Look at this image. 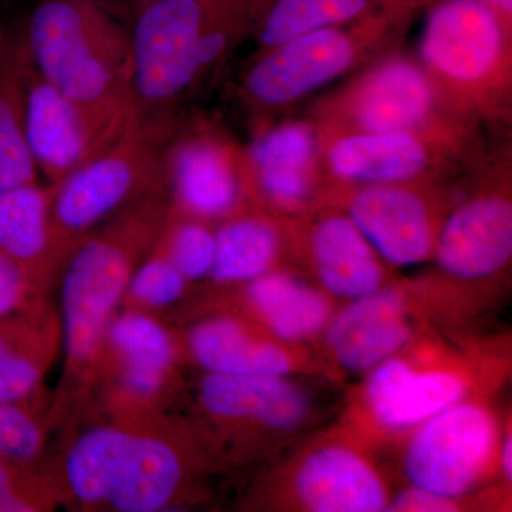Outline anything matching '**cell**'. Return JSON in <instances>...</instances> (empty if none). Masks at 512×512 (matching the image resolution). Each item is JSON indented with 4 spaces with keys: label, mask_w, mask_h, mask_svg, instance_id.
<instances>
[{
    "label": "cell",
    "mask_w": 512,
    "mask_h": 512,
    "mask_svg": "<svg viewBox=\"0 0 512 512\" xmlns=\"http://www.w3.org/2000/svg\"><path fill=\"white\" fill-rule=\"evenodd\" d=\"M158 241L191 286L207 281L215 256V225L170 207Z\"/></svg>",
    "instance_id": "obj_30"
},
{
    "label": "cell",
    "mask_w": 512,
    "mask_h": 512,
    "mask_svg": "<svg viewBox=\"0 0 512 512\" xmlns=\"http://www.w3.org/2000/svg\"><path fill=\"white\" fill-rule=\"evenodd\" d=\"M40 296L47 295H40L18 266L0 252V318L20 311Z\"/></svg>",
    "instance_id": "obj_33"
},
{
    "label": "cell",
    "mask_w": 512,
    "mask_h": 512,
    "mask_svg": "<svg viewBox=\"0 0 512 512\" xmlns=\"http://www.w3.org/2000/svg\"><path fill=\"white\" fill-rule=\"evenodd\" d=\"M397 487L382 454L336 417L256 471L235 507L251 512H386Z\"/></svg>",
    "instance_id": "obj_6"
},
{
    "label": "cell",
    "mask_w": 512,
    "mask_h": 512,
    "mask_svg": "<svg viewBox=\"0 0 512 512\" xmlns=\"http://www.w3.org/2000/svg\"><path fill=\"white\" fill-rule=\"evenodd\" d=\"M255 0H156L137 6L131 23L138 113H178L200 86L197 47L208 29Z\"/></svg>",
    "instance_id": "obj_11"
},
{
    "label": "cell",
    "mask_w": 512,
    "mask_h": 512,
    "mask_svg": "<svg viewBox=\"0 0 512 512\" xmlns=\"http://www.w3.org/2000/svg\"><path fill=\"white\" fill-rule=\"evenodd\" d=\"M441 128L335 133L326 146V167L342 187L429 180L439 163Z\"/></svg>",
    "instance_id": "obj_23"
},
{
    "label": "cell",
    "mask_w": 512,
    "mask_h": 512,
    "mask_svg": "<svg viewBox=\"0 0 512 512\" xmlns=\"http://www.w3.org/2000/svg\"><path fill=\"white\" fill-rule=\"evenodd\" d=\"M52 430L47 410L0 400V458L37 463L47 458Z\"/></svg>",
    "instance_id": "obj_32"
},
{
    "label": "cell",
    "mask_w": 512,
    "mask_h": 512,
    "mask_svg": "<svg viewBox=\"0 0 512 512\" xmlns=\"http://www.w3.org/2000/svg\"><path fill=\"white\" fill-rule=\"evenodd\" d=\"M171 207L168 187L150 192L94 229L59 276L62 375L50 397V430L92 419L104 338L140 262L156 245Z\"/></svg>",
    "instance_id": "obj_2"
},
{
    "label": "cell",
    "mask_w": 512,
    "mask_h": 512,
    "mask_svg": "<svg viewBox=\"0 0 512 512\" xmlns=\"http://www.w3.org/2000/svg\"><path fill=\"white\" fill-rule=\"evenodd\" d=\"M104 512H165L208 503L225 477L184 414L123 416Z\"/></svg>",
    "instance_id": "obj_8"
},
{
    "label": "cell",
    "mask_w": 512,
    "mask_h": 512,
    "mask_svg": "<svg viewBox=\"0 0 512 512\" xmlns=\"http://www.w3.org/2000/svg\"><path fill=\"white\" fill-rule=\"evenodd\" d=\"M180 332L156 313L121 308L101 350L92 417L168 412L185 394Z\"/></svg>",
    "instance_id": "obj_12"
},
{
    "label": "cell",
    "mask_w": 512,
    "mask_h": 512,
    "mask_svg": "<svg viewBox=\"0 0 512 512\" xmlns=\"http://www.w3.org/2000/svg\"><path fill=\"white\" fill-rule=\"evenodd\" d=\"M376 2L377 0H272L255 30L261 47L259 52L312 30L348 25L369 12Z\"/></svg>",
    "instance_id": "obj_28"
},
{
    "label": "cell",
    "mask_w": 512,
    "mask_h": 512,
    "mask_svg": "<svg viewBox=\"0 0 512 512\" xmlns=\"http://www.w3.org/2000/svg\"><path fill=\"white\" fill-rule=\"evenodd\" d=\"M20 39L37 72L113 143L137 109L131 25L109 0H39Z\"/></svg>",
    "instance_id": "obj_3"
},
{
    "label": "cell",
    "mask_w": 512,
    "mask_h": 512,
    "mask_svg": "<svg viewBox=\"0 0 512 512\" xmlns=\"http://www.w3.org/2000/svg\"><path fill=\"white\" fill-rule=\"evenodd\" d=\"M62 507L53 457L37 463L0 458V512H52Z\"/></svg>",
    "instance_id": "obj_29"
},
{
    "label": "cell",
    "mask_w": 512,
    "mask_h": 512,
    "mask_svg": "<svg viewBox=\"0 0 512 512\" xmlns=\"http://www.w3.org/2000/svg\"><path fill=\"white\" fill-rule=\"evenodd\" d=\"M500 481L504 487L512 490V417L507 421L501 443Z\"/></svg>",
    "instance_id": "obj_34"
},
{
    "label": "cell",
    "mask_w": 512,
    "mask_h": 512,
    "mask_svg": "<svg viewBox=\"0 0 512 512\" xmlns=\"http://www.w3.org/2000/svg\"><path fill=\"white\" fill-rule=\"evenodd\" d=\"M6 40H8V37L3 35L2 30H0V52H2L3 46H5Z\"/></svg>",
    "instance_id": "obj_37"
},
{
    "label": "cell",
    "mask_w": 512,
    "mask_h": 512,
    "mask_svg": "<svg viewBox=\"0 0 512 512\" xmlns=\"http://www.w3.org/2000/svg\"><path fill=\"white\" fill-rule=\"evenodd\" d=\"M171 208L217 225L249 204L247 153L185 114L167 156Z\"/></svg>",
    "instance_id": "obj_17"
},
{
    "label": "cell",
    "mask_w": 512,
    "mask_h": 512,
    "mask_svg": "<svg viewBox=\"0 0 512 512\" xmlns=\"http://www.w3.org/2000/svg\"><path fill=\"white\" fill-rule=\"evenodd\" d=\"M22 40H6L0 52V192L40 181L23 120Z\"/></svg>",
    "instance_id": "obj_27"
},
{
    "label": "cell",
    "mask_w": 512,
    "mask_h": 512,
    "mask_svg": "<svg viewBox=\"0 0 512 512\" xmlns=\"http://www.w3.org/2000/svg\"><path fill=\"white\" fill-rule=\"evenodd\" d=\"M201 303L232 309L275 338L311 348L340 305L292 266L227 291L207 293Z\"/></svg>",
    "instance_id": "obj_21"
},
{
    "label": "cell",
    "mask_w": 512,
    "mask_h": 512,
    "mask_svg": "<svg viewBox=\"0 0 512 512\" xmlns=\"http://www.w3.org/2000/svg\"><path fill=\"white\" fill-rule=\"evenodd\" d=\"M433 271L410 279L431 323L481 330L478 323L510 292L512 198L491 185L458 198L441 225Z\"/></svg>",
    "instance_id": "obj_5"
},
{
    "label": "cell",
    "mask_w": 512,
    "mask_h": 512,
    "mask_svg": "<svg viewBox=\"0 0 512 512\" xmlns=\"http://www.w3.org/2000/svg\"><path fill=\"white\" fill-rule=\"evenodd\" d=\"M133 3L134 8L137 6L146 5V3L156 2V0H130Z\"/></svg>",
    "instance_id": "obj_36"
},
{
    "label": "cell",
    "mask_w": 512,
    "mask_h": 512,
    "mask_svg": "<svg viewBox=\"0 0 512 512\" xmlns=\"http://www.w3.org/2000/svg\"><path fill=\"white\" fill-rule=\"evenodd\" d=\"M190 288L187 279L178 271L157 239L156 245L131 275L121 308L157 315L183 301Z\"/></svg>",
    "instance_id": "obj_31"
},
{
    "label": "cell",
    "mask_w": 512,
    "mask_h": 512,
    "mask_svg": "<svg viewBox=\"0 0 512 512\" xmlns=\"http://www.w3.org/2000/svg\"><path fill=\"white\" fill-rule=\"evenodd\" d=\"M292 266L339 303L399 278L352 218L333 205L292 218Z\"/></svg>",
    "instance_id": "obj_18"
},
{
    "label": "cell",
    "mask_w": 512,
    "mask_h": 512,
    "mask_svg": "<svg viewBox=\"0 0 512 512\" xmlns=\"http://www.w3.org/2000/svg\"><path fill=\"white\" fill-rule=\"evenodd\" d=\"M320 138L305 121L256 134L247 153L249 204L279 217L298 218L325 204L319 171Z\"/></svg>",
    "instance_id": "obj_20"
},
{
    "label": "cell",
    "mask_w": 512,
    "mask_h": 512,
    "mask_svg": "<svg viewBox=\"0 0 512 512\" xmlns=\"http://www.w3.org/2000/svg\"><path fill=\"white\" fill-rule=\"evenodd\" d=\"M510 417L498 397H480L423 421L390 451L397 483L450 498H474L503 485L500 451Z\"/></svg>",
    "instance_id": "obj_9"
},
{
    "label": "cell",
    "mask_w": 512,
    "mask_h": 512,
    "mask_svg": "<svg viewBox=\"0 0 512 512\" xmlns=\"http://www.w3.org/2000/svg\"><path fill=\"white\" fill-rule=\"evenodd\" d=\"M333 386L319 376L201 373L184 416L224 476L256 473L323 426Z\"/></svg>",
    "instance_id": "obj_4"
},
{
    "label": "cell",
    "mask_w": 512,
    "mask_h": 512,
    "mask_svg": "<svg viewBox=\"0 0 512 512\" xmlns=\"http://www.w3.org/2000/svg\"><path fill=\"white\" fill-rule=\"evenodd\" d=\"M185 111L136 113L110 146L55 185L50 204L53 258L62 272L74 249L128 205L167 187V156Z\"/></svg>",
    "instance_id": "obj_7"
},
{
    "label": "cell",
    "mask_w": 512,
    "mask_h": 512,
    "mask_svg": "<svg viewBox=\"0 0 512 512\" xmlns=\"http://www.w3.org/2000/svg\"><path fill=\"white\" fill-rule=\"evenodd\" d=\"M439 87L426 69L404 56L375 64L330 107L338 133L441 128Z\"/></svg>",
    "instance_id": "obj_19"
},
{
    "label": "cell",
    "mask_w": 512,
    "mask_h": 512,
    "mask_svg": "<svg viewBox=\"0 0 512 512\" xmlns=\"http://www.w3.org/2000/svg\"><path fill=\"white\" fill-rule=\"evenodd\" d=\"M433 325L410 279L367 293L336 308L313 349L336 383L363 377Z\"/></svg>",
    "instance_id": "obj_14"
},
{
    "label": "cell",
    "mask_w": 512,
    "mask_h": 512,
    "mask_svg": "<svg viewBox=\"0 0 512 512\" xmlns=\"http://www.w3.org/2000/svg\"><path fill=\"white\" fill-rule=\"evenodd\" d=\"M55 185H19L0 192V252L8 256L40 295L49 296L60 271L50 241V204Z\"/></svg>",
    "instance_id": "obj_26"
},
{
    "label": "cell",
    "mask_w": 512,
    "mask_h": 512,
    "mask_svg": "<svg viewBox=\"0 0 512 512\" xmlns=\"http://www.w3.org/2000/svg\"><path fill=\"white\" fill-rule=\"evenodd\" d=\"M507 333L427 325L343 394L338 419L390 453L423 421L454 404L498 397L511 380Z\"/></svg>",
    "instance_id": "obj_1"
},
{
    "label": "cell",
    "mask_w": 512,
    "mask_h": 512,
    "mask_svg": "<svg viewBox=\"0 0 512 512\" xmlns=\"http://www.w3.org/2000/svg\"><path fill=\"white\" fill-rule=\"evenodd\" d=\"M510 43L511 30L478 0H434L420 52L436 86L473 96L507 82Z\"/></svg>",
    "instance_id": "obj_15"
},
{
    "label": "cell",
    "mask_w": 512,
    "mask_h": 512,
    "mask_svg": "<svg viewBox=\"0 0 512 512\" xmlns=\"http://www.w3.org/2000/svg\"><path fill=\"white\" fill-rule=\"evenodd\" d=\"M178 332L185 363L201 373L319 376L335 382L311 346L275 338L252 320L224 306L201 303Z\"/></svg>",
    "instance_id": "obj_16"
},
{
    "label": "cell",
    "mask_w": 512,
    "mask_h": 512,
    "mask_svg": "<svg viewBox=\"0 0 512 512\" xmlns=\"http://www.w3.org/2000/svg\"><path fill=\"white\" fill-rule=\"evenodd\" d=\"M23 120L37 171L50 185L62 183L111 144L94 130L76 104L37 72L26 49Z\"/></svg>",
    "instance_id": "obj_22"
},
{
    "label": "cell",
    "mask_w": 512,
    "mask_h": 512,
    "mask_svg": "<svg viewBox=\"0 0 512 512\" xmlns=\"http://www.w3.org/2000/svg\"><path fill=\"white\" fill-rule=\"evenodd\" d=\"M457 200L423 180L330 188L323 205L345 211L387 264L404 268L433 261Z\"/></svg>",
    "instance_id": "obj_13"
},
{
    "label": "cell",
    "mask_w": 512,
    "mask_h": 512,
    "mask_svg": "<svg viewBox=\"0 0 512 512\" xmlns=\"http://www.w3.org/2000/svg\"><path fill=\"white\" fill-rule=\"evenodd\" d=\"M421 8V0H377L349 29L312 30L259 52L245 72L241 96L252 109L295 103L349 72L359 60L360 46L404 25Z\"/></svg>",
    "instance_id": "obj_10"
},
{
    "label": "cell",
    "mask_w": 512,
    "mask_h": 512,
    "mask_svg": "<svg viewBox=\"0 0 512 512\" xmlns=\"http://www.w3.org/2000/svg\"><path fill=\"white\" fill-rule=\"evenodd\" d=\"M292 266V218L248 208L215 225V256L205 284L227 291Z\"/></svg>",
    "instance_id": "obj_25"
},
{
    "label": "cell",
    "mask_w": 512,
    "mask_h": 512,
    "mask_svg": "<svg viewBox=\"0 0 512 512\" xmlns=\"http://www.w3.org/2000/svg\"><path fill=\"white\" fill-rule=\"evenodd\" d=\"M485 8L491 10L501 22L511 30L512 26V0H478Z\"/></svg>",
    "instance_id": "obj_35"
},
{
    "label": "cell",
    "mask_w": 512,
    "mask_h": 512,
    "mask_svg": "<svg viewBox=\"0 0 512 512\" xmlns=\"http://www.w3.org/2000/svg\"><path fill=\"white\" fill-rule=\"evenodd\" d=\"M60 356L62 322L49 296L0 318V400L49 410L46 379Z\"/></svg>",
    "instance_id": "obj_24"
}]
</instances>
